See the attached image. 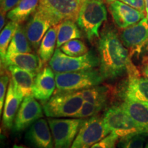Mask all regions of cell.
Wrapping results in <instances>:
<instances>
[{
  "label": "cell",
  "mask_w": 148,
  "mask_h": 148,
  "mask_svg": "<svg viewBox=\"0 0 148 148\" xmlns=\"http://www.w3.org/2000/svg\"><path fill=\"white\" fill-rule=\"evenodd\" d=\"M97 51L99 71L104 79L118 78L134 65L129 50L112 27L103 28L97 41Z\"/></svg>",
  "instance_id": "6da1fadb"
},
{
  "label": "cell",
  "mask_w": 148,
  "mask_h": 148,
  "mask_svg": "<svg viewBox=\"0 0 148 148\" xmlns=\"http://www.w3.org/2000/svg\"><path fill=\"white\" fill-rule=\"evenodd\" d=\"M105 2L106 0H83L76 22L90 42L99 39V28L107 19Z\"/></svg>",
  "instance_id": "7a4b0ae2"
},
{
  "label": "cell",
  "mask_w": 148,
  "mask_h": 148,
  "mask_svg": "<svg viewBox=\"0 0 148 148\" xmlns=\"http://www.w3.org/2000/svg\"><path fill=\"white\" fill-rule=\"evenodd\" d=\"M84 102L80 91H56L49 100L42 103L47 116L75 117Z\"/></svg>",
  "instance_id": "3957f363"
},
{
  "label": "cell",
  "mask_w": 148,
  "mask_h": 148,
  "mask_svg": "<svg viewBox=\"0 0 148 148\" xmlns=\"http://www.w3.org/2000/svg\"><path fill=\"white\" fill-rule=\"evenodd\" d=\"M82 2L83 0H39L36 11L54 26L64 20L76 21Z\"/></svg>",
  "instance_id": "277c9868"
},
{
  "label": "cell",
  "mask_w": 148,
  "mask_h": 148,
  "mask_svg": "<svg viewBox=\"0 0 148 148\" xmlns=\"http://www.w3.org/2000/svg\"><path fill=\"white\" fill-rule=\"evenodd\" d=\"M57 91H79L97 86L103 82V77L99 70L55 73Z\"/></svg>",
  "instance_id": "5b68a950"
},
{
  "label": "cell",
  "mask_w": 148,
  "mask_h": 148,
  "mask_svg": "<svg viewBox=\"0 0 148 148\" xmlns=\"http://www.w3.org/2000/svg\"><path fill=\"white\" fill-rule=\"evenodd\" d=\"M99 65V56L93 51L78 57L70 56L56 48L49 61V66L55 73L93 69Z\"/></svg>",
  "instance_id": "8992f818"
},
{
  "label": "cell",
  "mask_w": 148,
  "mask_h": 148,
  "mask_svg": "<svg viewBox=\"0 0 148 148\" xmlns=\"http://www.w3.org/2000/svg\"><path fill=\"white\" fill-rule=\"evenodd\" d=\"M103 119L110 132L114 133L119 138L143 133L121 105L112 106L107 109Z\"/></svg>",
  "instance_id": "52a82bcc"
},
{
  "label": "cell",
  "mask_w": 148,
  "mask_h": 148,
  "mask_svg": "<svg viewBox=\"0 0 148 148\" xmlns=\"http://www.w3.org/2000/svg\"><path fill=\"white\" fill-rule=\"evenodd\" d=\"M110 133L103 117L98 115L91 116L83 122L71 148H90Z\"/></svg>",
  "instance_id": "ba28073f"
},
{
  "label": "cell",
  "mask_w": 148,
  "mask_h": 148,
  "mask_svg": "<svg viewBox=\"0 0 148 148\" xmlns=\"http://www.w3.org/2000/svg\"><path fill=\"white\" fill-rule=\"evenodd\" d=\"M84 121L79 118L48 119L54 143L53 148H71Z\"/></svg>",
  "instance_id": "9c48e42d"
},
{
  "label": "cell",
  "mask_w": 148,
  "mask_h": 148,
  "mask_svg": "<svg viewBox=\"0 0 148 148\" xmlns=\"http://www.w3.org/2000/svg\"><path fill=\"white\" fill-rule=\"evenodd\" d=\"M119 37L131 57L134 53H140L148 44L147 18H143L138 23L123 29Z\"/></svg>",
  "instance_id": "30bf717a"
},
{
  "label": "cell",
  "mask_w": 148,
  "mask_h": 148,
  "mask_svg": "<svg viewBox=\"0 0 148 148\" xmlns=\"http://www.w3.org/2000/svg\"><path fill=\"white\" fill-rule=\"evenodd\" d=\"M36 99L33 95L24 98L14 119L13 132H21L42 117L43 108Z\"/></svg>",
  "instance_id": "8fae6325"
},
{
  "label": "cell",
  "mask_w": 148,
  "mask_h": 148,
  "mask_svg": "<svg viewBox=\"0 0 148 148\" xmlns=\"http://www.w3.org/2000/svg\"><path fill=\"white\" fill-rule=\"evenodd\" d=\"M127 74V80L122 91L123 99L148 106V79L140 76L136 66L130 70Z\"/></svg>",
  "instance_id": "7c38bea8"
},
{
  "label": "cell",
  "mask_w": 148,
  "mask_h": 148,
  "mask_svg": "<svg viewBox=\"0 0 148 148\" xmlns=\"http://www.w3.org/2000/svg\"><path fill=\"white\" fill-rule=\"evenodd\" d=\"M108 4L114 23L120 29L131 26L145 16V12H140L121 1H114Z\"/></svg>",
  "instance_id": "4fadbf2b"
},
{
  "label": "cell",
  "mask_w": 148,
  "mask_h": 148,
  "mask_svg": "<svg viewBox=\"0 0 148 148\" xmlns=\"http://www.w3.org/2000/svg\"><path fill=\"white\" fill-rule=\"evenodd\" d=\"M25 140L32 148H53V136L48 121L39 119L30 125L25 134Z\"/></svg>",
  "instance_id": "5bb4252c"
},
{
  "label": "cell",
  "mask_w": 148,
  "mask_h": 148,
  "mask_svg": "<svg viewBox=\"0 0 148 148\" xmlns=\"http://www.w3.org/2000/svg\"><path fill=\"white\" fill-rule=\"evenodd\" d=\"M56 87L54 72L50 66H45L35 77L32 95L35 99L45 103L53 95Z\"/></svg>",
  "instance_id": "9a60e30c"
},
{
  "label": "cell",
  "mask_w": 148,
  "mask_h": 148,
  "mask_svg": "<svg viewBox=\"0 0 148 148\" xmlns=\"http://www.w3.org/2000/svg\"><path fill=\"white\" fill-rule=\"evenodd\" d=\"M45 64L38 55L32 53H21L6 54L1 62V67L12 65L36 74L41 71Z\"/></svg>",
  "instance_id": "2e32d148"
},
{
  "label": "cell",
  "mask_w": 148,
  "mask_h": 148,
  "mask_svg": "<svg viewBox=\"0 0 148 148\" xmlns=\"http://www.w3.org/2000/svg\"><path fill=\"white\" fill-rule=\"evenodd\" d=\"M51 27L50 22L38 11H35L25 27L29 43L34 49H38L46 32Z\"/></svg>",
  "instance_id": "e0dca14e"
},
{
  "label": "cell",
  "mask_w": 148,
  "mask_h": 148,
  "mask_svg": "<svg viewBox=\"0 0 148 148\" xmlns=\"http://www.w3.org/2000/svg\"><path fill=\"white\" fill-rule=\"evenodd\" d=\"M23 97L16 90L15 86L10 79L7 94L3 105V125L5 129L10 130L13 126L15 116L17 113Z\"/></svg>",
  "instance_id": "ac0fdd59"
},
{
  "label": "cell",
  "mask_w": 148,
  "mask_h": 148,
  "mask_svg": "<svg viewBox=\"0 0 148 148\" xmlns=\"http://www.w3.org/2000/svg\"><path fill=\"white\" fill-rule=\"evenodd\" d=\"M5 69L10 72L11 79L16 90L23 98L32 95V88L36 74L12 65L8 66Z\"/></svg>",
  "instance_id": "d6986e66"
},
{
  "label": "cell",
  "mask_w": 148,
  "mask_h": 148,
  "mask_svg": "<svg viewBox=\"0 0 148 148\" xmlns=\"http://www.w3.org/2000/svg\"><path fill=\"white\" fill-rule=\"evenodd\" d=\"M121 106L143 132L148 135V106L136 101L125 99Z\"/></svg>",
  "instance_id": "ffe728a7"
},
{
  "label": "cell",
  "mask_w": 148,
  "mask_h": 148,
  "mask_svg": "<svg viewBox=\"0 0 148 148\" xmlns=\"http://www.w3.org/2000/svg\"><path fill=\"white\" fill-rule=\"evenodd\" d=\"M56 48H60L65 42L82 37L76 23L73 20H64L57 25Z\"/></svg>",
  "instance_id": "44dd1931"
},
{
  "label": "cell",
  "mask_w": 148,
  "mask_h": 148,
  "mask_svg": "<svg viewBox=\"0 0 148 148\" xmlns=\"http://www.w3.org/2000/svg\"><path fill=\"white\" fill-rule=\"evenodd\" d=\"M39 0H21L19 3L9 11L7 16L10 21L21 23L35 12L38 8Z\"/></svg>",
  "instance_id": "7402d4cb"
},
{
  "label": "cell",
  "mask_w": 148,
  "mask_h": 148,
  "mask_svg": "<svg viewBox=\"0 0 148 148\" xmlns=\"http://www.w3.org/2000/svg\"><path fill=\"white\" fill-rule=\"evenodd\" d=\"M57 25L51 26L46 32L38 49V55L44 63L49 62L55 52L57 44Z\"/></svg>",
  "instance_id": "603a6c76"
},
{
  "label": "cell",
  "mask_w": 148,
  "mask_h": 148,
  "mask_svg": "<svg viewBox=\"0 0 148 148\" xmlns=\"http://www.w3.org/2000/svg\"><path fill=\"white\" fill-rule=\"evenodd\" d=\"M79 91L84 101L104 107L106 106L110 96V89L107 86L97 85Z\"/></svg>",
  "instance_id": "cb8c5ba5"
},
{
  "label": "cell",
  "mask_w": 148,
  "mask_h": 148,
  "mask_svg": "<svg viewBox=\"0 0 148 148\" xmlns=\"http://www.w3.org/2000/svg\"><path fill=\"white\" fill-rule=\"evenodd\" d=\"M30 45L26 36L25 28L22 25H18L15 34L8 46L6 54L31 53L32 48Z\"/></svg>",
  "instance_id": "d4e9b609"
},
{
  "label": "cell",
  "mask_w": 148,
  "mask_h": 148,
  "mask_svg": "<svg viewBox=\"0 0 148 148\" xmlns=\"http://www.w3.org/2000/svg\"><path fill=\"white\" fill-rule=\"evenodd\" d=\"M19 24L10 21L3 27L0 34V55L1 62L4 60L7 53L8 46L15 34L16 29Z\"/></svg>",
  "instance_id": "484cf974"
},
{
  "label": "cell",
  "mask_w": 148,
  "mask_h": 148,
  "mask_svg": "<svg viewBox=\"0 0 148 148\" xmlns=\"http://www.w3.org/2000/svg\"><path fill=\"white\" fill-rule=\"evenodd\" d=\"M60 49L65 54L73 57L81 56L89 51L84 42L77 38L65 42L60 47Z\"/></svg>",
  "instance_id": "4316f807"
},
{
  "label": "cell",
  "mask_w": 148,
  "mask_h": 148,
  "mask_svg": "<svg viewBox=\"0 0 148 148\" xmlns=\"http://www.w3.org/2000/svg\"><path fill=\"white\" fill-rule=\"evenodd\" d=\"M147 134L139 133L120 138L118 140V148H144L145 138Z\"/></svg>",
  "instance_id": "83f0119b"
},
{
  "label": "cell",
  "mask_w": 148,
  "mask_h": 148,
  "mask_svg": "<svg viewBox=\"0 0 148 148\" xmlns=\"http://www.w3.org/2000/svg\"><path fill=\"white\" fill-rule=\"evenodd\" d=\"M104 106L101 105L94 104V103L84 101L82 107L79 109V112L75 116V118L84 119V118L91 117V116L97 115Z\"/></svg>",
  "instance_id": "f1b7e54d"
},
{
  "label": "cell",
  "mask_w": 148,
  "mask_h": 148,
  "mask_svg": "<svg viewBox=\"0 0 148 148\" xmlns=\"http://www.w3.org/2000/svg\"><path fill=\"white\" fill-rule=\"evenodd\" d=\"M3 71L1 72V79H0V114L2 112V109L4 105V101L6 96V90L8 88V82H10V75L8 73V70H5V68L1 67Z\"/></svg>",
  "instance_id": "f546056e"
},
{
  "label": "cell",
  "mask_w": 148,
  "mask_h": 148,
  "mask_svg": "<svg viewBox=\"0 0 148 148\" xmlns=\"http://www.w3.org/2000/svg\"><path fill=\"white\" fill-rule=\"evenodd\" d=\"M119 137L113 132H110L106 137L97 142L90 148H113Z\"/></svg>",
  "instance_id": "4dcf8cb0"
},
{
  "label": "cell",
  "mask_w": 148,
  "mask_h": 148,
  "mask_svg": "<svg viewBox=\"0 0 148 148\" xmlns=\"http://www.w3.org/2000/svg\"><path fill=\"white\" fill-rule=\"evenodd\" d=\"M114 1H119L125 3V4L130 5L131 7L134 8L140 12L145 13V0H106V3H109Z\"/></svg>",
  "instance_id": "1f68e13d"
},
{
  "label": "cell",
  "mask_w": 148,
  "mask_h": 148,
  "mask_svg": "<svg viewBox=\"0 0 148 148\" xmlns=\"http://www.w3.org/2000/svg\"><path fill=\"white\" fill-rule=\"evenodd\" d=\"M21 0H1V11L4 13L16 6Z\"/></svg>",
  "instance_id": "d6a6232c"
},
{
  "label": "cell",
  "mask_w": 148,
  "mask_h": 148,
  "mask_svg": "<svg viewBox=\"0 0 148 148\" xmlns=\"http://www.w3.org/2000/svg\"><path fill=\"white\" fill-rule=\"evenodd\" d=\"M141 72L143 76L148 79V60L144 62L143 65L141 68Z\"/></svg>",
  "instance_id": "836d02e7"
},
{
  "label": "cell",
  "mask_w": 148,
  "mask_h": 148,
  "mask_svg": "<svg viewBox=\"0 0 148 148\" xmlns=\"http://www.w3.org/2000/svg\"><path fill=\"white\" fill-rule=\"evenodd\" d=\"M5 13L1 11V15H0V29L1 30H2L3 27H4L3 26L5 24Z\"/></svg>",
  "instance_id": "e575fe53"
},
{
  "label": "cell",
  "mask_w": 148,
  "mask_h": 148,
  "mask_svg": "<svg viewBox=\"0 0 148 148\" xmlns=\"http://www.w3.org/2000/svg\"><path fill=\"white\" fill-rule=\"evenodd\" d=\"M145 5L146 18H147L148 20V0H145Z\"/></svg>",
  "instance_id": "d590c367"
},
{
  "label": "cell",
  "mask_w": 148,
  "mask_h": 148,
  "mask_svg": "<svg viewBox=\"0 0 148 148\" xmlns=\"http://www.w3.org/2000/svg\"><path fill=\"white\" fill-rule=\"evenodd\" d=\"M12 148H27L25 147H24V146H22V145H14Z\"/></svg>",
  "instance_id": "8d00e7d4"
},
{
  "label": "cell",
  "mask_w": 148,
  "mask_h": 148,
  "mask_svg": "<svg viewBox=\"0 0 148 148\" xmlns=\"http://www.w3.org/2000/svg\"><path fill=\"white\" fill-rule=\"evenodd\" d=\"M144 148H148V140L147 141V143H146V145Z\"/></svg>",
  "instance_id": "74e56055"
},
{
  "label": "cell",
  "mask_w": 148,
  "mask_h": 148,
  "mask_svg": "<svg viewBox=\"0 0 148 148\" xmlns=\"http://www.w3.org/2000/svg\"><path fill=\"white\" fill-rule=\"evenodd\" d=\"M113 148H116V147H115V146H114V147H113Z\"/></svg>",
  "instance_id": "f35d334b"
}]
</instances>
